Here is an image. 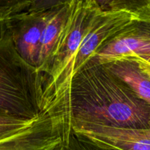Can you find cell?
Segmentation results:
<instances>
[{"instance_id": "8992f818", "label": "cell", "mask_w": 150, "mask_h": 150, "mask_svg": "<svg viewBox=\"0 0 150 150\" xmlns=\"http://www.w3.org/2000/svg\"><path fill=\"white\" fill-rule=\"evenodd\" d=\"M65 123L49 117L36 125L0 142V150H54L63 143Z\"/></svg>"}, {"instance_id": "52a82bcc", "label": "cell", "mask_w": 150, "mask_h": 150, "mask_svg": "<svg viewBox=\"0 0 150 150\" xmlns=\"http://www.w3.org/2000/svg\"><path fill=\"white\" fill-rule=\"evenodd\" d=\"M69 1H61L51 9L49 16L41 34L38 51V64L35 73L39 77L42 84V79L46 71L50 55L57 40L60 29L67 16Z\"/></svg>"}, {"instance_id": "277c9868", "label": "cell", "mask_w": 150, "mask_h": 150, "mask_svg": "<svg viewBox=\"0 0 150 150\" xmlns=\"http://www.w3.org/2000/svg\"><path fill=\"white\" fill-rule=\"evenodd\" d=\"M138 16L133 23L116 35L91 59L100 64L124 58H138L150 64V1H131Z\"/></svg>"}, {"instance_id": "9c48e42d", "label": "cell", "mask_w": 150, "mask_h": 150, "mask_svg": "<svg viewBox=\"0 0 150 150\" xmlns=\"http://www.w3.org/2000/svg\"><path fill=\"white\" fill-rule=\"evenodd\" d=\"M49 117L51 116L43 114L36 118L24 119L7 113L0 112V142L36 125Z\"/></svg>"}, {"instance_id": "7a4b0ae2", "label": "cell", "mask_w": 150, "mask_h": 150, "mask_svg": "<svg viewBox=\"0 0 150 150\" xmlns=\"http://www.w3.org/2000/svg\"><path fill=\"white\" fill-rule=\"evenodd\" d=\"M96 4L94 0L69 1L67 16L42 79V111L51 117L63 118L66 127L75 58Z\"/></svg>"}, {"instance_id": "7c38bea8", "label": "cell", "mask_w": 150, "mask_h": 150, "mask_svg": "<svg viewBox=\"0 0 150 150\" xmlns=\"http://www.w3.org/2000/svg\"><path fill=\"white\" fill-rule=\"evenodd\" d=\"M128 59H131L136 62L138 63L139 67L141 68V70L150 78V64H149V63L143 61V60L140 59H138V58H128Z\"/></svg>"}, {"instance_id": "ba28073f", "label": "cell", "mask_w": 150, "mask_h": 150, "mask_svg": "<svg viewBox=\"0 0 150 150\" xmlns=\"http://www.w3.org/2000/svg\"><path fill=\"white\" fill-rule=\"evenodd\" d=\"M103 65L129 86L137 96L150 105V78L141 70L136 62L126 58Z\"/></svg>"}, {"instance_id": "6da1fadb", "label": "cell", "mask_w": 150, "mask_h": 150, "mask_svg": "<svg viewBox=\"0 0 150 150\" xmlns=\"http://www.w3.org/2000/svg\"><path fill=\"white\" fill-rule=\"evenodd\" d=\"M76 124L150 129V105L103 64L91 59L72 80L66 136Z\"/></svg>"}, {"instance_id": "30bf717a", "label": "cell", "mask_w": 150, "mask_h": 150, "mask_svg": "<svg viewBox=\"0 0 150 150\" xmlns=\"http://www.w3.org/2000/svg\"><path fill=\"white\" fill-rule=\"evenodd\" d=\"M19 1H0V43L8 38L10 18L16 15Z\"/></svg>"}, {"instance_id": "5b68a950", "label": "cell", "mask_w": 150, "mask_h": 150, "mask_svg": "<svg viewBox=\"0 0 150 150\" xmlns=\"http://www.w3.org/2000/svg\"><path fill=\"white\" fill-rule=\"evenodd\" d=\"M71 130L89 140L118 150H150V129L76 124L71 126Z\"/></svg>"}, {"instance_id": "8fae6325", "label": "cell", "mask_w": 150, "mask_h": 150, "mask_svg": "<svg viewBox=\"0 0 150 150\" xmlns=\"http://www.w3.org/2000/svg\"><path fill=\"white\" fill-rule=\"evenodd\" d=\"M66 142L74 150H118L102 144L93 142L83 136L74 133L71 130L66 139Z\"/></svg>"}, {"instance_id": "3957f363", "label": "cell", "mask_w": 150, "mask_h": 150, "mask_svg": "<svg viewBox=\"0 0 150 150\" xmlns=\"http://www.w3.org/2000/svg\"><path fill=\"white\" fill-rule=\"evenodd\" d=\"M41 86L35 68L18 54L9 37L0 43V112L24 119L43 114Z\"/></svg>"}, {"instance_id": "4fadbf2b", "label": "cell", "mask_w": 150, "mask_h": 150, "mask_svg": "<svg viewBox=\"0 0 150 150\" xmlns=\"http://www.w3.org/2000/svg\"><path fill=\"white\" fill-rule=\"evenodd\" d=\"M54 150H74V149H72L71 146H69L66 142H64V140H63V143Z\"/></svg>"}]
</instances>
